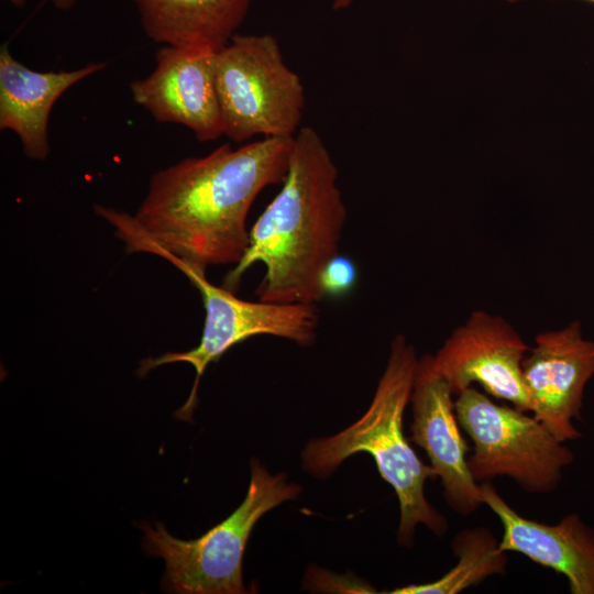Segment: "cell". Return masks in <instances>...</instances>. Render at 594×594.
<instances>
[{
	"mask_svg": "<svg viewBox=\"0 0 594 594\" xmlns=\"http://www.w3.org/2000/svg\"><path fill=\"white\" fill-rule=\"evenodd\" d=\"M292 138L222 144L154 173L135 216L95 206L132 252L162 256L177 268L206 272L238 264L250 242L249 211L267 186L283 183Z\"/></svg>",
	"mask_w": 594,
	"mask_h": 594,
	"instance_id": "6da1fadb",
	"label": "cell"
},
{
	"mask_svg": "<svg viewBox=\"0 0 594 594\" xmlns=\"http://www.w3.org/2000/svg\"><path fill=\"white\" fill-rule=\"evenodd\" d=\"M480 491L483 504L503 526L502 551L521 553L563 574L572 594H594V529L578 514L548 525L518 514L490 481L482 482Z\"/></svg>",
	"mask_w": 594,
	"mask_h": 594,
	"instance_id": "7c38bea8",
	"label": "cell"
},
{
	"mask_svg": "<svg viewBox=\"0 0 594 594\" xmlns=\"http://www.w3.org/2000/svg\"><path fill=\"white\" fill-rule=\"evenodd\" d=\"M454 410L474 443L468 466L476 482L508 476L528 493L547 494L574 460L534 415L496 404L473 386L457 396Z\"/></svg>",
	"mask_w": 594,
	"mask_h": 594,
	"instance_id": "8992f818",
	"label": "cell"
},
{
	"mask_svg": "<svg viewBox=\"0 0 594 594\" xmlns=\"http://www.w3.org/2000/svg\"><path fill=\"white\" fill-rule=\"evenodd\" d=\"M453 396L448 383L431 369L427 355L419 359L410 397V440L426 451L441 480L447 504L465 516L483 502L480 485L468 466L470 448L459 429Z\"/></svg>",
	"mask_w": 594,
	"mask_h": 594,
	"instance_id": "8fae6325",
	"label": "cell"
},
{
	"mask_svg": "<svg viewBox=\"0 0 594 594\" xmlns=\"http://www.w3.org/2000/svg\"><path fill=\"white\" fill-rule=\"evenodd\" d=\"M106 67L89 63L69 72H36L18 62L7 44L0 50V129L14 132L24 154L36 161L50 153L48 121L58 98Z\"/></svg>",
	"mask_w": 594,
	"mask_h": 594,
	"instance_id": "4fadbf2b",
	"label": "cell"
},
{
	"mask_svg": "<svg viewBox=\"0 0 594 594\" xmlns=\"http://www.w3.org/2000/svg\"><path fill=\"white\" fill-rule=\"evenodd\" d=\"M415 348L397 334L374 397L364 415L341 432L314 439L305 447L304 469L324 479L358 452L369 453L382 479L395 491L400 508L397 540L411 547L416 526L425 525L437 536L448 530L447 519L425 496V483L435 479L431 465L415 453L403 431V417L410 403L417 366Z\"/></svg>",
	"mask_w": 594,
	"mask_h": 594,
	"instance_id": "3957f363",
	"label": "cell"
},
{
	"mask_svg": "<svg viewBox=\"0 0 594 594\" xmlns=\"http://www.w3.org/2000/svg\"><path fill=\"white\" fill-rule=\"evenodd\" d=\"M528 352L521 367L531 413L559 441L581 438L574 420L581 419L584 389L594 375V341L573 321L537 334Z\"/></svg>",
	"mask_w": 594,
	"mask_h": 594,
	"instance_id": "9c48e42d",
	"label": "cell"
},
{
	"mask_svg": "<svg viewBox=\"0 0 594 594\" xmlns=\"http://www.w3.org/2000/svg\"><path fill=\"white\" fill-rule=\"evenodd\" d=\"M51 1L56 8L61 10H67L72 8L76 2V0H51Z\"/></svg>",
	"mask_w": 594,
	"mask_h": 594,
	"instance_id": "ac0fdd59",
	"label": "cell"
},
{
	"mask_svg": "<svg viewBox=\"0 0 594 594\" xmlns=\"http://www.w3.org/2000/svg\"><path fill=\"white\" fill-rule=\"evenodd\" d=\"M201 296L205 323L199 344L185 352H166L140 362L139 376L168 363L185 362L194 366L196 376L186 403L175 416L190 420L197 404L200 378L207 366L217 362L233 345L254 336H273L301 346L312 345L317 338L319 312L316 304H280L240 299L233 292L211 284L206 272L178 268Z\"/></svg>",
	"mask_w": 594,
	"mask_h": 594,
	"instance_id": "52a82bcc",
	"label": "cell"
},
{
	"mask_svg": "<svg viewBox=\"0 0 594 594\" xmlns=\"http://www.w3.org/2000/svg\"><path fill=\"white\" fill-rule=\"evenodd\" d=\"M358 270L351 258L337 254L323 267L320 274V290L323 297H340L348 294L355 285Z\"/></svg>",
	"mask_w": 594,
	"mask_h": 594,
	"instance_id": "2e32d148",
	"label": "cell"
},
{
	"mask_svg": "<svg viewBox=\"0 0 594 594\" xmlns=\"http://www.w3.org/2000/svg\"><path fill=\"white\" fill-rule=\"evenodd\" d=\"M215 85L222 133L230 140L292 138L299 131L305 88L272 34H235L217 51Z\"/></svg>",
	"mask_w": 594,
	"mask_h": 594,
	"instance_id": "5b68a950",
	"label": "cell"
},
{
	"mask_svg": "<svg viewBox=\"0 0 594 594\" xmlns=\"http://www.w3.org/2000/svg\"><path fill=\"white\" fill-rule=\"evenodd\" d=\"M346 217L328 147L315 129H299L283 186L250 230L249 246L222 287L234 293L244 273L262 263L258 300L317 304L323 298L320 274L339 254Z\"/></svg>",
	"mask_w": 594,
	"mask_h": 594,
	"instance_id": "7a4b0ae2",
	"label": "cell"
},
{
	"mask_svg": "<svg viewBox=\"0 0 594 594\" xmlns=\"http://www.w3.org/2000/svg\"><path fill=\"white\" fill-rule=\"evenodd\" d=\"M145 34L164 45L217 52L243 23L253 0H134Z\"/></svg>",
	"mask_w": 594,
	"mask_h": 594,
	"instance_id": "5bb4252c",
	"label": "cell"
},
{
	"mask_svg": "<svg viewBox=\"0 0 594 594\" xmlns=\"http://www.w3.org/2000/svg\"><path fill=\"white\" fill-rule=\"evenodd\" d=\"M506 1H508V2H517V1H524V0H506ZM585 1L594 3V0H585Z\"/></svg>",
	"mask_w": 594,
	"mask_h": 594,
	"instance_id": "d6986e66",
	"label": "cell"
},
{
	"mask_svg": "<svg viewBox=\"0 0 594 594\" xmlns=\"http://www.w3.org/2000/svg\"><path fill=\"white\" fill-rule=\"evenodd\" d=\"M215 53L165 45L156 51L154 70L131 82L135 103L158 122L191 130L200 142L223 135L215 85Z\"/></svg>",
	"mask_w": 594,
	"mask_h": 594,
	"instance_id": "30bf717a",
	"label": "cell"
},
{
	"mask_svg": "<svg viewBox=\"0 0 594 594\" xmlns=\"http://www.w3.org/2000/svg\"><path fill=\"white\" fill-rule=\"evenodd\" d=\"M457 564L440 579L397 587L392 594H458L491 575L504 574L507 556L499 541L484 527L465 528L452 541Z\"/></svg>",
	"mask_w": 594,
	"mask_h": 594,
	"instance_id": "9a60e30c",
	"label": "cell"
},
{
	"mask_svg": "<svg viewBox=\"0 0 594 594\" xmlns=\"http://www.w3.org/2000/svg\"><path fill=\"white\" fill-rule=\"evenodd\" d=\"M356 0H332L331 8L334 11H341L351 7Z\"/></svg>",
	"mask_w": 594,
	"mask_h": 594,
	"instance_id": "e0dca14e",
	"label": "cell"
},
{
	"mask_svg": "<svg viewBox=\"0 0 594 594\" xmlns=\"http://www.w3.org/2000/svg\"><path fill=\"white\" fill-rule=\"evenodd\" d=\"M245 498L224 520L194 540L172 536L155 521H141L146 554L164 559L162 588L178 594H242V562L248 539L256 521L276 506L300 493L284 473L271 474L253 458Z\"/></svg>",
	"mask_w": 594,
	"mask_h": 594,
	"instance_id": "277c9868",
	"label": "cell"
},
{
	"mask_svg": "<svg viewBox=\"0 0 594 594\" xmlns=\"http://www.w3.org/2000/svg\"><path fill=\"white\" fill-rule=\"evenodd\" d=\"M529 349L503 317L477 310L427 358L454 396L477 383L488 395L528 413L531 402L521 364Z\"/></svg>",
	"mask_w": 594,
	"mask_h": 594,
	"instance_id": "ba28073f",
	"label": "cell"
}]
</instances>
